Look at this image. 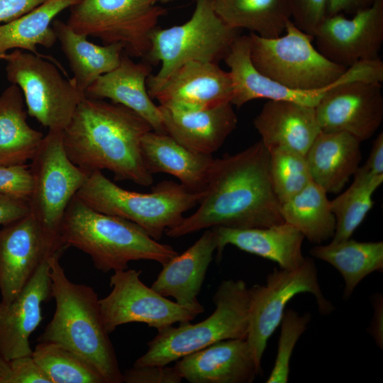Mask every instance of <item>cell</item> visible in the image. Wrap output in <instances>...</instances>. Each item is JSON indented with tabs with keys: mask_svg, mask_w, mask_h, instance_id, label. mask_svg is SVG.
I'll list each match as a JSON object with an SVG mask.
<instances>
[{
	"mask_svg": "<svg viewBox=\"0 0 383 383\" xmlns=\"http://www.w3.org/2000/svg\"><path fill=\"white\" fill-rule=\"evenodd\" d=\"M291 20L302 31L313 36L326 17L328 0H287Z\"/></svg>",
	"mask_w": 383,
	"mask_h": 383,
	"instance_id": "obj_38",
	"label": "cell"
},
{
	"mask_svg": "<svg viewBox=\"0 0 383 383\" xmlns=\"http://www.w3.org/2000/svg\"><path fill=\"white\" fill-rule=\"evenodd\" d=\"M218 17L229 27L250 30L263 38L284 32L291 19L287 0H211Z\"/></svg>",
	"mask_w": 383,
	"mask_h": 383,
	"instance_id": "obj_32",
	"label": "cell"
},
{
	"mask_svg": "<svg viewBox=\"0 0 383 383\" xmlns=\"http://www.w3.org/2000/svg\"><path fill=\"white\" fill-rule=\"evenodd\" d=\"M174 1L175 0H160L159 2L162 3V4H167V3L172 2Z\"/></svg>",
	"mask_w": 383,
	"mask_h": 383,
	"instance_id": "obj_48",
	"label": "cell"
},
{
	"mask_svg": "<svg viewBox=\"0 0 383 383\" xmlns=\"http://www.w3.org/2000/svg\"><path fill=\"white\" fill-rule=\"evenodd\" d=\"M68 248L30 213L0 228V294L11 302L39 267Z\"/></svg>",
	"mask_w": 383,
	"mask_h": 383,
	"instance_id": "obj_14",
	"label": "cell"
},
{
	"mask_svg": "<svg viewBox=\"0 0 383 383\" xmlns=\"http://www.w3.org/2000/svg\"><path fill=\"white\" fill-rule=\"evenodd\" d=\"M60 237L67 248L89 255L94 267L104 273L126 270L131 261L150 260L164 265L178 254L136 223L96 211L76 196L65 213Z\"/></svg>",
	"mask_w": 383,
	"mask_h": 383,
	"instance_id": "obj_4",
	"label": "cell"
},
{
	"mask_svg": "<svg viewBox=\"0 0 383 383\" xmlns=\"http://www.w3.org/2000/svg\"><path fill=\"white\" fill-rule=\"evenodd\" d=\"M52 27L73 73L72 79L82 91L85 93L99 77L119 65L124 51L121 44L96 45L59 20L55 19Z\"/></svg>",
	"mask_w": 383,
	"mask_h": 383,
	"instance_id": "obj_28",
	"label": "cell"
},
{
	"mask_svg": "<svg viewBox=\"0 0 383 383\" xmlns=\"http://www.w3.org/2000/svg\"><path fill=\"white\" fill-rule=\"evenodd\" d=\"M151 72L150 64L136 63L124 52L118 67L99 77L86 89L85 95L123 105L145 120L152 131L166 133L159 106L148 92L146 81Z\"/></svg>",
	"mask_w": 383,
	"mask_h": 383,
	"instance_id": "obj_23",
	"label": "cell"
},
{
	"mask_svg": "<svg viewBox=\"0 0 383 383\" xmlns=\"http://www.w3.org/2000/svg\"><path fill=\"white\" fill-rule=\"evenodd\" d=\"M239 35L214 11L211 0H196L191 18L167 28L156 27L150 35V47L143 57L148 64L161 63L158 72L146 81L152 99L178 68L190 61L217 63L228 53Z\"/></svg>",
	"mask_w": 383,
	"mask_h": 383,
	"instance_id": "obj_7",
	"label": "cell"
},
{
	"mask_svg": "<svg viewBox=\"0 0 383 383\" xmlns=\"http://www.w3.org/2000/svg\"><path fill=\"white\" fill-rule=\"evenodd\" d=\"M182 379L174 367L167 365L133 366L123 373L126 383H180Z\"/></svg>",
	"mask_w": 383,
	"mask_h": 383,
	"instance_id": "obj_40",
	"label": "cell"
},
{
	"mask_svg": "<svg viewBox=\"0 0 383 383\" xmlns=\"http://www.w3.org/2000/svg\"><path fill=\"white\" fill-rule=\"evenodd\" d=\"M270 153V176L280 204L303 190L312 177L306 156L291 149L277 148Z\"/></svg>",
	"mask_w": 383,
	"mask_h": 383,
	"instance_id": "obj_36",
	"label": "cell"
},
{
	"mask_svg": "<svg viewBox=\"0 0 383 383\" xmlns=\"http://www.w3.org/2000/svg\"><path fill=\"white\" fill-rule=\"evenodd\" d=\"M269 162V151L261 140L214 159L198 209L166 235L179 238L215 226L266 228L284 223Z\"/></svg>",
	"mask_w": 383,
	"mask_h": 383,
	"instance_id": "obj_1",
	"label": "cell"
},
{
	"mask_svg": "<svg viewBox=\"0 0 383 383\" xmlns=\"http://www.w3.org/2000/svg\"><path fill=\"white\" fill-rule=\"evenodd\" d=\"M284 34L263 38L250 33V58L256 70L294 90L319 89L336 82L348 68L324 57L312 44L313 36L289 20Z\"/></svg>",
	"mask_w": 383,
	"mask_h": 383,
	"instance_id": "obj_8",
	"label": "cell"
},
{
	"mask_svg": "<svg viewBox=\"0 0 383 383\" xmlns=\"http://www.w3.org/2000/svg\"><path fill=\"white\" fill-rule=\"evenodd\" d=\"M233 83L217 63L190 61L174 72L155 94L160 106L192 111L231 102Z\"/></svg>",
	"mask_w": 383,
	"mask_h": 383,
	"instance_id": "obj_19",
	"label": "cell"
},
{
	"mask_svg": "<svg viewBox=\"0 0 383 383\" xmlns=\"http://www.w3.org/2000/svg\"><path fill=\"white\" fill-rule=\"evenodd\" d=\"M113 272L110 278L111 292L99 299L109 333L121 325L134 322L159 331L175 323L190 322L204 311L183 306L148 287L140 278L141 270L126 269Z\"/></svg>",
	"mask_w": 383,
	"mask_h": 383,
	"instance_id": "obj_13",
	"label": "cell"
},
{
	"mask_svg": "<svg viewBox=\"0 0 383 383\" xmlns=\"http://www.w3.org/2000/svg\"><path fill=\"white\" fill-rule=\"evenodd\" d=\"M381 82L356 80L330 89L315 106L322 132H346L360 142L371 138L383 119Z\"/></svg>",
	"mask_w": 383,
	"mask_h": 383,
	"instance_id": "obj_16",
	"label": "cell"
},
{
	"mask_svg": "<svg viewBox=\"0 0 383 383\" xmlns=\"http://www.w3.org/2000/svg\"><path fill=\"white\" fill-rule=\"evenodd\" d=\"M253 125L268 150L284 148L304 155L321 132L315 107L287 101L267 100Z\"/></svg>",
	"mask_w": 383,
	"mask_h": 383,
	"instance_id": "obj_25",
	"label": "cell"
},
{
	"mask_svg": "<svg viewBox=\"0 0 383 383\" xmlns=\"http://www.w3.org/2000/svg\"><path fill=\"white\" fill-rule=\"evenodd\" d=\"M174 366L190 383H251L262 373L246 339H227L177 360Z\"/></svg>",
	"mask_w": 383,
	"mask_h": 383,
	"instance_id": "obj_20",
	"label": "cell"
},
{
	"mask_svg": "<svg viewBox=\"0 0 383 383\" xmlns=\"http://www.w3.org/2000/svg\"><path fill=\"white\" fill-rule=\"evenodd\" d=\"M360 141L346 132H321L306 154L312 180L328 194L342 190L359 167Z\"/></svg>",
	"mask_w": 383,
	"mask_h": 383,
	"instance_id": "obj_27",
	"label": "cell"
},
{
	"mask_svg": "<svg viewBox=\"0 0 383 383\" xmlns=\"http://www.w3.org/2000/svg\"><path fill=\"white\" fill-rule=\"evenodd\" d=\"M8 56V54L6 55H0V60H6Z\"/></svg>",
	"mask_w": 383,
	"mask_h": 383,
	"instance_id": "obj_49",
	"label": "cell"
},
{
	"mask_svg": "<svg viewBox=\"0 0 383 383\" xmlns=\"http://www.w3.org/2000/svg\"><path fill=\"white\" fill-rule=\"evenodd\" d=\"M31 189L32 178L28 165H0V193L28 201Z\"/></svg>",
	"mask_w": 383,
	"mask_h": 383,
	"instance_id": "obj_39",
	"label": "cell"
},
{
	"mask_svg": "<svg viewBox=\"0 0 383 383\" xmlns=\"http://www.w3.org/2000/svg\"><path fill=\"white\" fill-rule=\"evenodd\" d=\"M5 60L7 79L21 89L28 115L48 131H63L85 93L41 55L16 49Z\"/></svg>",
	"mask_w": 383,
	"mask_h": 383,
	"instance_id": "obj_10",
	"label": "cell"
},
{
	"mask_svg": "<svg viewBox=\"0 0 383 383\" xmlns=\"http://www.w3.org/2000/svg\"><path fill=\"white\" fill-rule=\"evenodd\" d=\"M152 130L130 109L86 96L62 132L63 144L70 160L81 169L90 173L106 170L116 180L148 187L153 175L145 167L140 143Z\"/></svg>",
	"mask_w": 383,
	"mask_h": 383,
	"instance_id": "obj_2",
	"label": "cell"
},
{
	"mask_svg": "<svg viewBox=\"0 0 383 383\" xmlns=\"http://www.w3.org/2000/svg\"><path fill=\"white\" fill-rule=\"evenodd\" d=\"M79 0H46L23 16L0 25V55L19 49L40 55L37 46L52 48L57 41L52 23Z\"/></svg>",
	"mask_w": 383,
	"mask_h": 383,
	"instance_id": "obj_31",
	"label": "cell"
},
{
	"mask_svg": "<svg viewBox=\"0 0 383 383\" xmlns=\"http://www.w3.org/2000/svg\"><path fill=\"white\" fill-rule=\"evenodd\" d=\"M62 255L57 253L48 260L55 310L38 341L59 343L94 366L106 383H123L97 294L92 287L68 279L60 263Z\"/></svg>",
	"mask_w": 383,
	"mask_h": 383,
	"instance_id": "obj_3",
	"label": "cell"
},
{
	"mask_svg": "<svg viewBox=\"0 0 383 383\" xmlns=\"http://www.w3.org/2000/svg\"><path fill=\"white\" fill-rule=\"evenodd\" d=\"M372 174H383V133L373 141L372 147L365 164L362 166Z\"/></svg>",
	"mask_w": 383,
	"mask_h": 383,
	"instance_id": "obj_46",
	"label": "cell"
},
{
	"mask_svg": "<svg viewBox=\"0 0 383 383\" xmlns=\"http://www.w3.org/2000/svg\"><path fill=\"white\" fill-rule=\"evenodd\" d=\"M158 106L166 133L198 153L212 155L217 151L238 123L231 102L192 111Z\"/></svg>",
	"mask_w": 383,
	"mask_h": 383,
	"instance_id": "obj_22",
	"label": "cell"
},
{
	"mask_svg": "<svg viewBox=\"0 0 383 383\" xmlns=\"http://www.w3.org/2000/svg\"><path fill=\"white\" fill-rule=\"evenodd\" d=\"M216 248L213 230L206 229L192 246L162 265L151 287L163 296L173 297L183 306L204 309L197 296Z\"/></svg>",
	"mask_w": 383,
	"mask_h": 383,
	"instance_id": "obj_24",
	"label": "cell"
},
{
	"mask_svg": "<svg viewBox=\"0 0 383 383\" xmlns=\"http://www.w3.org/2000/svg\"><path fill=\"white\" fill-rule=\"evenodd\" d=\"M211 228L216 235L218 261L228 245L273 261L284 270L297 269L305 261L302 253L304 235L285 222L266 228L215 226Z\"/></svg>",
	"mask_w": 383,
	"mask_h": 383,
	"instance_id": "obj_21",
	"label": "cell"
},
{
	"mask_svg": "<svg viewBox=\"0 0 383 383\" xmlns=\"http://www.w3.org/2000/svg\"><path fill=\"white\" fill-rule=\"evenodd\" d=\"M376 0H328L326 16L352 13L370 7Z\"/></svg>",
	"mask_w": 383,
	"mask_h": 383,
	"instance_id": "obj_45",
	"label": "cell"
},
{
	"mask_svg": "<svg viewBox=\"0 0 383 383\" xmlns=\"http://www.w3.org/2000/svg\"><path fill=\"white\" fill-rule=\"evenodd\" d=\"M373 316L369 328V333L377 345L383 348V298L381 294L373 295L372 299Z\"/></svg>",
	"mask_w": 383,
	"mask_h": 383,
	"instance_id": "obj_44",
	"label": "cell"
},
{
	"mask_svg": "<svg viewBox=\"0 0 383 383\" xmlns=\"http://www.w3.org/2000/svg\"><path fill=\"white\" fill-rule=\"evenodd\" d=\"M204 192H194L182 184L163 181L149 193L120 187L101 171L89 174L76 196L91 209L132 221L156 240L178 224L184 213L199 204Z\"/></svg>",
	"mask_w": 383,
	"mask_h": 383,
	"instance_id": "obj_5",
	"label": "cell"
},
{
	"mask_svg": "<svg viewBox=\"0 0 383 383\" xmlns=\"http://www.w3.org/2000/svg\"><path fill=\"white\" fill-rule=\"evenodd\" d=\"M213 312L204 321L181 323L157 331L148 350L134 367L165 366L182 357L227 339H246L249 327L250 292L242 279H227L213 296Z\"/></svg>",
	"mask_w": 383,
	"mask_h": 383,
	"instance_id": "obj_6",
	"label": "cell"
},
{
	"mask_svg": "<svg viewBox=\"0 0 383 383\" xmlns=\"http://www.w3.org/2000/svg\"><path fill=\"white\" fill-rule=\"evenodd\" d=\"M249 327L246 340L260 367L262 355L270 337L274 333L290 300L301 293L311 294L322 315L331 313L335 307L323 294L318 271L313 259L306 257L303 265L295 270L274 268L264 284L249 288Z\"/></svg>",
	"mask_w": 383,
	"mask_h": 383,
	"instance_id": "obj_11",
	"label": "cell"
},
{
	"mask_svg": "<svg viewBox=\"0 0 383 383\" xmlns=\"http://www.w3.org/2000/svg\"><path fill=\"white\" fill-rule=\"evenodd\" d=\"M62 131H48L30 160V213L52 235L60 237L66 209L90 172L68 157Z\"/></svg>",
	"mask_w": 383,
	"mask_h": 383,
	"instance_id": "obj_12",
	"label": "cell"
},
{
	"mask_svg": "<svg viewBox=\"0 0 383 383\" xmlns=\"http://www.w3.org/2000/svg\"><path fill=\"white\" fill-rule=\"evenodd\" d=\"M48 260L11 302L0 300V356L8 361L32 355L29 338L43 318V303L52 297Z\"/></svg>",
	"mask_w": 383,
	"mask_h": 383,
	"instance_id": "obj_18",
	"label": "cell"
},
{
	"mask_svg": "<svg viewBox=\"0 0 383 383\" xmlns=\"http://www.w3.org/2000/svg\"><path fill=\"white\" fill-rule=\"evenodd\" d=\"M160 0H79L70 7L67 24L105 45L119 43L129 57L143 58L150 35L166 10Z\"/></svg>",
	"mask_w": 383,
	"mask_h": 383,
	"instance_id": "obj_9",
	"label": "cell"
},
{
	"mask_svg": "<svg viewBox=\"0 0 383 383\" xmlns=\"http://www.w3.org/2000/svg\"><path fill=\"white\" fill-rule=\"evenodd\" d=\"M352 184L340 195L330 201L336 227L331 241L350 238L372 209V195L383 182V174L375 175L358 167Z\"/></svg>",
	"mask_w": 383,
	"mask_h": 383,
	"instance_id": "obj_34",
	"label": "cell"
},
{
	"mask_svg": "<svg viewBox=\"0 0 383 383\" xmlns=\"http://www.w3.org/2000/svg\"><path fill=\"white\" fill-rule=\"evenodd\" d=\"M9 361L0 356V383H9Z\"/></svg>",
	"mask_w": 383,
	"mask_h": 383,
	"instance_id": "obj_47",
	"label": "cell"
},
{
	"mask_svg": "<svg viewBox=\"0 0 383 383\" xmlns=\"http://www.w3.org/2000/svg\"><path fill=\"white\" fill-rule=\"evenodd\" d=\"M30 213L28 201L0 193V226Z\"/></svg>",
	"mask_w": 383,
	"mask_h": 383,
	"instance_id": "obj_42",
	"label": "cell"
},
{
	"mask_svg": "<svg viewBox=\"0 0 383 383\" xmlns=\"http://www.w3.org/2000/svg\"><path fill=\"white\" fill-rule=\"evenodd\" d=\"M351 18L343 13L326 16L314 38L316 49L331 62L348 68L377 60L383 43V0Z\"/></svg>",
	"mask_w": 383,
	"mask_h": 383,
	"instance_id": "obj_15",
	"label": "cell"
},
{
	"mask_svg": "<svg viewBox=\"0 0 383 383\" xmlns=\"http://www.w3.org/2000/svg\"><path fill=\"white\" fill-rule=\"evenodd\" d=\"M284 221L299 230L311 243L321 244L333 237L335 217L327 193L313 181L281 204Z\"/></svg>",
	"mask_w": 383,
	"mask_h": 383,
	"instance_id": "obj_33",
	"label": "cell"
},
{
	"mask_svg": "<svg viewBox=\"0 0 383 383\" xmlns=\"http://www.w3.org/2000/svg\"><path fill=\"white\" fill-rule=\"evenodd\" d=\"M141 154L148 172L176 177L182 185L194 192H204L214 158L182 145L166 133H146L140 143Z\"/></svg>",
	"mask_w": 383,
	"mask_h": 383,
	"instance_id": "obj_26",
	"label": "cell"
},
{
	"mask_svg": "<svg viewBox=\"0 0 383 383\" xmlns=\"http://www.w3.org/2000/svg\"><path fill=\"white\" fill-rule=\"evenodd\" d=\"M310 254L331 265L342 275L343 298L348 299L367 275L383 271V242H360L352 238L314 246Z\"/></svg>",
	"mask_w": 383,
	"mask_h": 383,
	"instance_id": "obj_30",
	"label": "cell"
},
{
	"mask_svg": "<svg viewBox=\"0 0 383 383\" xmlns=\"http://www.w3.org/2000/svg\"><path fill=\"white\" fill-rule=\"evenodd\" d=\"M23 93L12 84L0 95V165H24L30 160L45 135L27 122Z\"/></svg>",
	"mask_w": 383,
	"mask_h": 383,
	"instance_id": "obj_29",
	"label": "cell"
},
{
	"mask_svg": "<svg viewBox=\"0 0 383 383\" xmlns=\"http://www.w3.org/2000/svg\"><path fill=\"white\" fill-rule=\"evenodd\" d=\"M229 67L233 83L231 103L238 108L254 99L287 101L315 107L333 87L347 82L360 80L362 72L357 66L348 67L334 84L316 90L299 91L285 87L259 72L250 58L249 35H238L223 59Z\"/></svg>",
	"mask_w": 383,
	"mask_h": 383,
	"instance_id": "obj_17",
	"label": "cell"
},
{
	"mask_svg": "<svg viewBox=\"0 0 383 383\" xmlns=\"http://www.w3.org/2000/svg\"><path fill=\"white\" fill-rule=\"evenodd\" d=\"M311 319L307 313L299 315L292 309H286L282 321L277 353L267 383H286L289 380L290 360L294 348L306 330Z\"/></svg>",
	"mask_w": 383,
	"mask_h": 383,
	"instance_id": "obj_37",
	"label": "cell"
},
{
	"mask_svg": "<svg viewBox=\"0 0 383 383\" xmlns=\"http://www.w3.org/2000/svg\"><path fill=\"white\" fill-rule=\"evenodd\" d=\"M32 357L51 383H106L94 366L59 343L38 342Z\"/></svg>",
	"mask_w": 383,
	"mask_h": 383,
	"instance_id": "obj_35",
	"label": "cell"
},
{
	"mask_svg": "<svg viewBox=\"0 0 383 383\" xmlns=\"http://www.w3.org/2000/svg\"><path fill=\"white\" fill-rule=\"evenodd\" d=\"M46 0H0V23L11 22Z\"/></svg>",
	"mask_w": 383,
	"mask_h": 383,
	"instance_id": "obj_43",
	"label": "cell"
},
{
	"mask_svg": "<svg viewBox=\"0 0 383 383\" xmlns=\"http://www.w3.org/2000/svg\"><path fill=\"white\" fill-rule=\"evenodd\" d=\"M9 365V383H51L32 355L12 359Z\"/></svg>",
	"mask_w": 383,
	"mask_h": 383,
	"instance_id": "obj_41",
	"label": "cell"
}]
</instances>
